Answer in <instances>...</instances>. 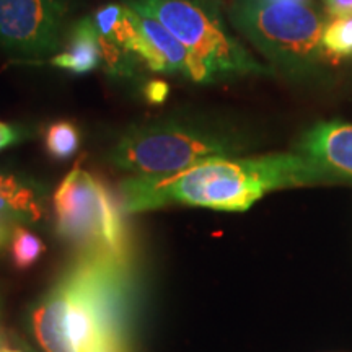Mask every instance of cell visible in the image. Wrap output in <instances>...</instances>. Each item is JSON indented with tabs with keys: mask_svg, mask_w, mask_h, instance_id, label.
I'll list each match as a JSON object with an SVG mask.
<instances>
[{
	"mask_svg": "<svg viewBox=\"0 0 352 352\" xmlns=\"http://www.w3.org/2000/svg\"><path fill=\"white\" fill-rule=\"evenodd\" d=\"M134 10V8H132ZM139 16L140 38L138 56L153 72H178L195 80V63L186 47L171 34L155 16L134 10Z\"/></svg>",
	"mask_w": 352,
	"mask_h": 352,
	"instance_id": "cell-9",
	"label": "cell"
},
{
	"mask_svg": "<svg viewBox=\"0 0 352 352\" xmlns=\"http://www.w3.org/2000/svg\"><path fill=\"white\" fill-rule=\"evenodd\" d=\"M134 10L155 16L186 47L195 63V82L228 74H258L263 67L199 0H127Z\"/></svg>",
	"mask_w": 352,
	"mask_h": 352,
	"instance_id": "cell-3",
	"label": "cell"
},
{
	"mask_svg": "<svg viewBox=\"0 0 352 352\" xmlns=\"http://www.w3.org/2000/svg\"><path fill=\"white\" fill-rule=\"evenodd\" d=\"M233 25L264 56L277 64L298 67L321 51L324 21L308 6L276 0H235Z\"/></svg>",
	"mask_w": 352,
	"mask_h": 352,
	"instance_id": "cell-6",
	"label": "cell"
},
{
	"mask_svg": "<svg viewBox=\"0 0 352 352\" xmlns=\"http://www.w3.org/2000/svg\"><path fill=\"white\" fill-rule=\"evenodd\" d=\"M20 138H21V132L16 129L15 126L0 122V151H3V148L16 144L20 140Z\"/></svg>",
	"mask_w": 352,
	"mask_h": 352,
	"instance_id": "cell-17",
	"label": "cell"
},
{
	"mask_svg": "<svg viewBox=\"0 0 352 352\" xmlns=\"http://www.w3.org/2000/svg\"><path fill=\"white\" fill-rule=\"evenodd\" d=\"M80 145V134L69 121H57L46 131V148L54 158L64 160L72 157Z\"/></svg>",
	"mask_w": 352,
	"mask_h": 352,
	"instance_id": "cell-15",
	"label": "cell"
},
{
	"mask_svg": "<svg viewBox=\"0 0 352 352\" xmlns=\"http://www.w3.org/2000/svg\"><path fill=\"white\" fill-rule=\"evenodd\" d=\"M95 26L100 34L103 60L111 74H127L134 60H139V16L132 8L109 3L95 13Z\"/></svg>",
	"mask_w": 352,
	"mask_h": 352,
	"instance_id": "cell-8",
	"label": "cell"
},
{
	"mask_svg": "<svg viewBox=\"0 0 352 352\" xmlns=\"http://www.w3.org/2000/svg\"><path fill=\"white\" fill-rule=\"evenodd\" d=\"M129 305L126 259L82 252L34 307V336L46 352H120Z\"/></svg>",
	"mask_w": 352,
	"mask_h": 352,
	"instance_id": "cell-2",
	"label": "cell"
},
{
	"mask_svg": "<svg viewBox=\"0 0 352 352\" xmlns=\"http://www.w3.org/2000/svg\"><path fill=\"white\" fill-rule=\"evenodd\" d=\"M168 90L170 88L165 82L153 80V82L147 83L144 94H145V98L151 101V103L160 104V103H164V101L166 100V96H168Z\"/></svg>",
	"mask_w": 352,
	"mask_h": 352,
	"instance_id": "cell-16",
	"label": "cell"
},
{
	"mask_svg": "<svg viewBox=\"0 0 352 352\" xmlns=\"http://www.w3.org/2000/svg\"><path fill=\"white\" fill-rule=\"evenodd\" d=\"M10 239V230H8V222L0 219V248H3L6 243Z\"/></svg>",
	"mask_w": 352,
	"mask_h": 352,
	"instance_id": "cell-19",
	"label": "cell"
},
{
	"mask_svg": "<svg viewBox=\"0 0 352 352\" xmlns=\"http://www.w3.org/2000/svg\"><path fill=\"white\" fill-rule=\"evenodd\" d=\"M101 60L103 54L95 21L94 19H82L74 25L64 52L52 57L51 64L74 74H87L98 67Z\"/></svg>",
	"mask_w": 352,
	"mask_h": 352,
	"instance_id": "cell-12",
	"label": "cell"
},
{
	"mask_svg": "<svg viewBox=\"0 0 352 352\" xmlns=\"http://www.w3.org/2000/svg\"><path fill=\"white\" fill-rule=\"evenodd\" d=\"M67 0H0V44L25 57L51 54L60 46Z\"/></svg>",
	"mask_w": 352,
	"mask_h": 352,
	"instance_id": "cell-7",
	"label": "cell"
},
{
	"mask_svg": "<svg viewBox=\"0 0 352 352\" xmlns=\"http://www.w3.org/2000/svg\"><path fill=\"white\" fill-rule=\"evenodd\" d=\"M46 215L43 189L32 179L0 168V219L38 223Z\"/></svg>",
	"mask_w": 352,
	"mask_h": 352,
	"instance_id": "cell-11",
	"label": "cell"
},
{
	"mask_svg": "<svg viewBox=\"0 0 352 352\" xmlns=\"http://www.w3.org/2000/svg\"><path fill=\"white\" fill-rule=\"evenodd\" d=\"M46 253V245L34 233L23 227H15L12 232V256L20 270H28Z\"/></svg>",
	"mask_w": 352,
	"mask_h": 352,
	"instance_id": "cell-14",
	"label": "cell"
},
{
	"mask_svg": "<svg viewBox=\"0 0 352 352\" xmlns=\"http://www.w3.org/2000/svg\"><path fill=\"white\" fill-rule=\"evenodd\" d=\"M3 352H19V351H8V349H6Z\"/></svg>",
	"mask_w": 352,
	"mask_h": 352,
	"instance_id": "cell-21",
	"label": "cell"
},
{
	"mask_svg": "<svg viewBox=\"0 0 352 352\" xmlns=\"http://www.w3.org/2000/svg\"><path fill=\"white\" fill-rule=\"evenodd\" d=\"M3 351H6V349H2V347H0V352H3Z\"/></svg>",
	"mask_w": 352,
	"mask_h": 352,
	"instance_id": "cell-22",
	"label": "cell"
},
{
	"mask_svg": "<svg viewBox=\"0 0 352 352\" xmlns=\"http://www.w3.org/2000/svg\"><path fill=\"white\" fill-rule=\"evenodd\" d=\"M276 2H290V3H302V6H307L310 0H276Z\"/></svg>",
	"mask_w": 352,
	"mask_h": 352,
	"instance_id": "cell-20",
	"label": "cell"
},
{
	"mask_svg": "<svg viewBox=\"0 0 352 352\" xmlns=\"http://www.w3.org/2000/svg\"><path fill=\"white\" fill-rule=\"evenodd\" d=\"M327 168L308 155L210 158L178 173L135 175L120 184L126 214L183 204L243 212L270 191L323 182Z\"/></svg>",
	"mask_w": 352,
	"mask_h": 352,
	"instance_id": "cell-1",
	"label": "cell"
},
{
	"mask_svg": "<svg viewBox=\"0 0 352 352\" xmlns=\"http://www.w3.org/2000/svg\"><path fill=\"white\" fill-rule=\"evenodd\" d=\"M57 232L83 252L107 253L127 261V236L109 189L94 175L74 168L54 192Z\"/></svg>",
	"mask_w": 352,
	"mask_h": 352,
	"instance_id": "cell-5",
	"label": "cell"
},
{
	"mask_svg": "<svg viewBox=\"0 0 352 352\" xmlns=\"http://www.w3.org/2000/svg\"><path fill=\"white\" fill-rule=\"evenodd\" d=\"M232 144L195 122L170 118L131 127L118 140L111 162L139 175H170L210 158L227 157Z\"/></svg>",
	"mask_w": 352,
	"mask_h": 352,
	"instance_id": "cell-4",
	"label": "cell"
},
{
	"mask_svg": "<svg viewBox=\"0 0 352 352\" xmlns=\"http://www.w3.org/2000/svg\"><path fill=\"white\" fill-rule=\"evenodd\" d=\"M324 6L333 16L352 15V0H324Z\"/></svg>",
	"mask_w": 352,
	"mask_h": 352,
	"instance_id": "cell-18",
	"label": "cell"
},
{
	"mask_svg": "<svg viewBox=\"0 0 352 352\" xmlns=\"http://www.w3.org/2000/svg\"><path fill=\"white\" fill-rule=\"evenodd\" d=\"M321 50L333 63L352 56V16H334L324 26Z\"/></svg>",
	"mask_w": 352,
	"mask_h": 352,
	"instance_id": "cell-13",
	"label": "cell"
},
{
	"mask_svg": "<svg viewBox=\"0 0 352 352\" xmlns=\"http://www.w3.org/2000/svg\"><path fill=\"white\" fill-rule=\"evenodd\" d=\"M302 148L327 170L352 176V124L321 122L307 132Z\"/></svg>",
	"mask_w": 352,
	"mask_h": 352,
	"instance_id": "cell-10",
	"label": "cell"
}]
</instances>
